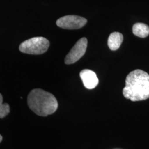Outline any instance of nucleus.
Masks as SVG:
<instances>
[{
    "label": "nucleus",
    "mask_w": 149,
    "mask_h": 149,
    "mask_svg": "<svg viewBox=\"0 0 149 149\" xmlns=\"http://www.w3.org/2000/svg\"><path fill=\"white\" fill-rule=\"evenodd\" d=\"M123 94L125 98L133 102L149 98V74L140 69L130 72L126 77Z\"/></svg>",
    "instance_id": "f257e3e1"
},
{
    "label": "nucleus",
    "mask_w": 149,
    "mask_h": 149,
    "mask_svg": "<svg viewBox=\"0 0 149 149\" xmlns=\"http://www.w3.org/2000/svg\"><path fill=\"white\" fill-rule=\"evenodd\" d=\"M28 107L37 115L46 117L58 109V103L53 94L40 88L31 91L27 98Z\"/></svg>",
    "instance_id": "f03ea898"
},
{
    "label": "nucleus",
    "mask_w": 149,
    "mask_h": 149,
    "mask_svg": "<svg viewBox=\"0 0 149 149\" xmlns=\"http://www.w3.org/2000/svg\"><path fill=\"white\" fill-rule=\"evenodd\" d=\"M49 41L42 37L32 38L24 41L19 45V50L23 53L39 55L45 53L49 47Z\"/></svg>",
    "instance_id": "7ed1b4c3"
},
{
    "label": "nucleus",
    "mask_w": 149,
    "mask_h": 149,
    "mask_svg": "<svg viewBox=\"0 0 149 149\" xmlns=\"http://www.w3.org/2000/svg\"><path fill=\"white\" fill-rule=\"evenodd\" d=\"M87 19L76 15H68L60 18L56 21V25L65 29H78L87 23Z\"/></svg>",
    "instance_id": "20e7f679"
},
{
    "label": "nucleus",
    "mask_w": 149,
    "mask_h": 149,
    "mask_svg": "<svg viewBox=\"0 0 149 149\" xmlns=\"http://www.w3.org/2000/svg\"><path fill=\"white\" fill-rule=\"evenodd\" d=\"M87 47V39L86 38H81L66 55L65 59V64H74L80 60L85 54Z\"/></svg>",
    "instance_id": "39448f33"
},
{
    "label": "nucleus",
    "mask_w": 149,
    "mask_h": 149,
    "mask_svg": "<svg viewBox=\"0 0 149 149\" xmlns=\"http://www.w3.org/2000/svg\"><path fill=\"white\" fill-rule=\"evenodd\" d=\"M80 76L84 85L87 89H93L98 84L99 81L96 73L91 70H82Z\"/></svg>",
    "instance_id": "423d86ee"
},
{
    "label": "nucleus",
    "mask_w": 149,
    "mask_h": 149,
    "mask_svg": "<svg viewBox=\"0 0 149 149\" xmlns=\"http://www.w3.org/2000/svg\"><path fill=\"white\" fill-rule=\"evenodd\" d=\"M123 40V36L119 32H113L109 36L108 39V45L109 49L115 51L118 50Z\"/></svg>",
    "instance_id": "0eeeda50"
},
{
    "label": "nucleus",
    "mask_w": 149,
    "mask_h": 149,
    "mask_svg": "<svg viewBox=\"0 0 149 149\" xmlns=\"http://www.w3.org/2000/svg\"><path fill=\"white\" fill-rule=\"evenodd\" d=\"M133 33L138 37H146L149 34V26L143 23H135L133 27Z\"/></svg>",
    "instance_id": "6e6552de"
},
{
    "label": "nucleus",
    "mask_w": 149,
    "mask_h": 149,
    "mask_svg": "<svg viewBox=\"0 0 149 149\" xmlns=\"http://www.w3.org/2000/svg\"><path fill=\"white\" fill-rule=\"evenodd\" d=\"M10 112V107L7 103L0 105V118H3Z\"/></svg>",
    "instance_id": "1a4fd4ad"
},
{
    "label": "nucleus",
    "mask_w": 149,
    "mask_h": 149,
    "mask_svg": "<svg viewBox=\"0 0 149 149\" xmlns=\"http://www.w3.org/2000/svg\"><path fill=\"white\" fill-rule=\"evenodd\" d=\"M3 103V97L2 95L0 93V105H1Z\"/></svg>",
    "instance_id": "9d476101"
},
{
    "label": "nucleus",
    "mask_w": 149,
    "mask_h": 149,
    "mask_svg": "<svg viewBox=\"0 0 149 149\" xmlns=\"http://www.w3.org/2000/svg\"><path fill=\"white\" fill-rule=\"evenodd\" d=\"M2 136L0 135V143L2 141Z\"/></svg>",
    "instance_id": "9b49d317"
}]
</instances>
